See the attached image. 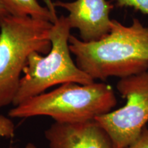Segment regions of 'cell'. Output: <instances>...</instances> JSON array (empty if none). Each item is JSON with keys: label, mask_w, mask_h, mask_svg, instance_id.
<instances>
[{"label": "cell", "mask_w": 148, "mask_h": 148, "mask_svg": "<svg viewBox=\"0 0 148 148\" xmlns=\"http://www.w3.org/2000/svg\"><path fill=\"white\" fill-rule=\"evenodd\" d=\"M69 49L77 66L95 81L148 71V27L136 18L129 26L112 19L109 34L95 41L71 35Z\"/></svg>", "instance_id": "cell-1"}, {"label": "cell", "mask_w": 148, "mask_h": 148, "mask_svg": "<svg viewBox=\"0 0 148 148\" xmlns=\"http://www.w3.org/2000/svg\"><path fill=\"white\" fill-rule=\"evenodd\" d=\"M116 103L113 89L104 82L66 83L14 106L8 112V116L12 118L47 116L57 123H84L112 111Z\"/></svg>", "instance_id": "cell-2"}, {"label": "cell", "mask_w": 148, "mask_h": 148, "mask_svg": "<svg viewBox=\"0 0 148 148\" xmlns=\"http://www.w3.org/2000/svg\"><path fill=\"white\" fill-rule=\"evenodd\" d=\"M71 29L66 16L56 18L51 29L50 51L46 55L34 51L29 56L12 102L14 106L43 93L56 85L90 84L95 82L79 69L71 58Z\"/></svg>", "instance_id": "cell-3"}, {"label": "cell", "mask_w": 148, "mask_h": 148, "mask_svg": "<svg viewBox=\"0 0 148 148\" xmlns=\"http://www.w3.org/2000/svg\"><path fill=\"white\" fill-rule=\"evenodd\" d=\"M53 23L30 16L8 15L0 28V109L12 104L31 53L50 51Z\"/></svg>", "instance_id": "cell-4"}, {"label": "cell", "mask_w": 148, "mask_h": 148, "mask_svg": "<svg viewBox=\"0 0 148 148\" xmlns=\"http://www.w3.org/2000/svg\"><path fill=\"white\" fill-rule=\"evenodd\" d=\"M116 89L126 103L95 118L114 148H126L143 133L148 122V71L121 78Z\"/></svg>", "instance_id": "cell-5"}, {"label": "cell", "mask_w": 148, "mask_h": 148, "mask_svg": "<svg viewBox=\"0 0 148 148\" xmlns=\"http://www.w3.org/2000/svg\"><path fill=\"white\" fill-rule=\"evenodd\" d=\"M53 5L69 12L66 17L70 26L71 29H78L83 41L98 40L110 32V13L112 5L106 0H57Z\"/></svg>", "instance_id": "cell-6"}, {"label": "cell", "mask_w": 148, "mask_h": 148, "mask_svg": "<svg viewBox=\"0 0 148 148\" xmlns=\"http://www.w3.org/2000/svg\"><path fill=\"white\" fill-rule=\"evenodd\" d=\"M49 148H114L95 120L79 123L54 122L45 131Z\"/></svg>", "instance_id": "cell-7"}, {"label": "cell", "mask_w": 148, "mask_h": 148, "mask_svg": "<svg viewBox=\"0 0 148 148\" xmlns=\"http://www.w3.org/2000/svg\"><path fill=\"white\" fill-rule=\"evenodd\" d=\"M9 15L30 16L53 23L58 17L52 8L42 6L37 0H0Z\"/></svg>", "instance_id": "cell-8"}, {"label": "cell", "mask_w": 148, "mask_h": 148, "mask_svg": "<svg viewBox=\"0 0 148 148\" xmlns=\"http://www.w3.org/2000/svg\"><path fill=\"white\" fill-rule=\"evenodd\" d=\"M118 7H130L148 15V0H114Z\"/></svg>", "instance_id": "cell-9"}, {"label": "cell", "mask_w": 148, "mask_h": 148, "mask_svg": "<svg viewBox=\"0 0 148 148\" xmlns=\"http://www.w3.org/2000/svg\"><path fill=\"white\" fill-rule=\"evenodd\" d=\"M14 131L15 126L12 120L3 114H0V137H13Z\"/></svg>", "instance_id": "cell-10"}, {"label": "cell", "mask_w": 148, "mask_h": 148, "mask_svg": "<svg viewBox=\"0 0 148 148\" xmlns=\"http://www.w3.org/2000/svg\"><path fill=\"white\" fill-rule=\"evenodd\" d=\"M126 148H148V129L144 130L139 138Z\"/></svg>", "instance_id": "cell-11"}, {"label": "cell", "mask_w": 148, "mask_h": 148, "mask_svg": "<svg viewBox=\"0 0 148 148\" xmlns=\"http://www.w3.org/2000/svg\"><path fill=\"white\" fill-rule=\"evenodd\" d=\"M8 15H9L8 12H7V10H5V8L3 7V5L1 2V1H0V28H1V23H2V22L3 20H4V18Z\"/></svg>", "instance_id": "cell-12"}, {"label": "cell", "mask_w": 148, "mask_h": 148, "mask_svg": "<svg viewBox=\"0 0 148 148\" xmlns=\"http://www.w3.org/2000/svg\"><path fill=\"white\" fill-rule=\"evenodd\" d=\"M25 148H37V147H36V145H35L34 144H33L32 143H28L26 145H25Z\"/></svg>", "instance_id": "cell-13"}]
</instances>
